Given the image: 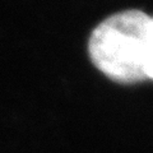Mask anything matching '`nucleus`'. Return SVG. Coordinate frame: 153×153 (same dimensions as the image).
<instances>
[{
    "label": "nucleus",
    "instance_id": "f03ea898",
    "mask_svg": "<svg viewBox=\"0 0 153 153\" xmlns=\"http://www.w3.org/2000/svg\"><path fill=\"white\" fill-rule=\"evenodd\" d=\"M147 80H153V17H152V27H151V52L147 65Z\"/></svg>",
    "mask_w": 153,
    "mask_h": 153
},
{
    "label": "nucleus",
    "instance_id": "f257e3e1",
    "mask_svg": "<svg viewBox=\"0 0 153 153\" xmlns=\"http://www.w3.org/2000/svg\"><path fill=\"white\" fill-rule=\"evenodd\" d=\"M151 27L152 17L135 9L105 19L93 30L88 42L93 65L117 83L147 80Z\"/></svg>",
    "mask_w": 153,
    "mask_h": 153
}]
</instances>
